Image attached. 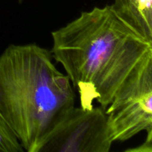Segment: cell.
<instances>
[{"label":"cell","mask_w":152,"mask_h":152,"mask_svg":"<svg viewBox=\"0 0 152 152\" xmlns=\"http://www.w3.org/2000/svg\"><path fill=\"white\" fill-rule=\"evenodd\" d=\"M53 60L63 67L80 98L106 109L133 79L152 63V39L118 14L112 4L83 11L51 33Z\"/></svg>","instance_id":"cell-1"},{"label":"cell","mask_w":152,"mask_h":152,"mask_svg":"<svg viewBox=\"0 0 152 152\" xmlns=\"http://www.w3.org/2000/svg\"><path fill=\"white\" fill-rule=\"evenodd\" d=\"M69 78L50 50L37 44L10 45L0 54V112L24 150L38 152L50 131L75 106Z\"/></svg>","instance_id":"cell-2"},{"label":"cell","mask_w":152,"mask_h":152,"mask_svg":"<svg viewBox=\"0 0 152 152\" xmlns=\"http://www.w3.org/2000/svg\"><path fill=\"white\" fill-rule=\"evenodd\" d=\"M111 138L102 107H73L45 138L38 152H108Z\"/></svg>","instance_id":"cell-3"},{"label":"cell","mask_w":152,"mask_h":152,"mask_svg":"<svg viewBox=\"0 0 152 152\" xmlns=\"http://www.w3.org/2000/svg\"><path fill=\"white\" fill-rule=\"evenodd\" d=\"M105 112L114 142L152 130V63L126 86Z\"/></svg>","instance_id":"cell-4"},{"label":"cell","mask_w":152,"mask_h":152,"mask_svg":"<svg viewBox=\"0 0 152 152\" xmlns=\"http://www.w3.org/2000/svg\"><path fill=\"white\" fill-rule=\"evenodd\" d=\"M112 5L121 17L140 32L152 29V0H114Z\"/></svg>","instance_id":"cell-5"},{"label":"cell","mask_w":152,"mask_h":152,"mask_svg":"<svg viewBox=\"0 0 152 152\" xmlns=\"http://www.w3.org/2000/svg\"><path fill=\"white\" fill-rule=\"evenodd\" d=\"M0 152H25L16 134L0 112Z\"/></svg>","instance_id":"cell-6"},{"label":"cell","mask_w":152,"mask_h":152,"mask_svg":"<svg viewBox=\"0 0 152 152\" xmlns=\"http://www.w3.org/2000/svg\"><path fill=\"white\" fill-rule=\"evenodd\" d=\"M147 137L143 142L137 147L126 150L130 152H152V130L146 132Z\"/></svg>","instance_id":"cell-7"},{"label":"cell","mask_w":152,"mask_h":152,"mask_svg":"<svg viewBox=\"0 0 152 152\" xmlns=\"http://www.w3.org/2000/svg\"><path fill=\"white\" fill-rule=\"evenodd\" d=\"M19 1H23V0H19Z\"/></svg>","instance_id":"cell-8"}]
</instances>
